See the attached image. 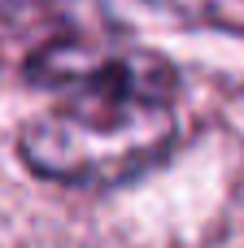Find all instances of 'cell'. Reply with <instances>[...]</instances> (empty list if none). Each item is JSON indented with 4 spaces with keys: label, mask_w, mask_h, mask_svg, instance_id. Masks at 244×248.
<instances>
[{
    "label": "cell",
    "mask_w": 244,
    "mask_h": 248,
    "mask_svg": "<svg viewBox=\"0 0 244 248\" xmlns=\"http://www.w3.org/2000/svg\"><path fill=\"white\" fill-rule=\"evenodd\" d=\"M179 74L153 52L135 74L65 92L22 126V161L65 187H118L153 170L179 140Z\"/></svg>",
    "instance_id": "cell-1"
},
{
    "label": "cell",
    "mask_w": 244,
    "mask_h": 248,
    "mask_svg": "<svg viewBox=\"0 0 244 248\" xmlns=\"http://www.w3.org/2000/svg\"><path fill=\"white\" fill-rule=\"evenodd\" d=\"M166 17H179L188 26H210V31H231L244 35V0H148Z\"/></svg>",
    "instance_id": "cell-2"
}]
</instances>
